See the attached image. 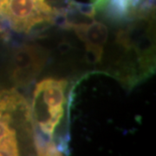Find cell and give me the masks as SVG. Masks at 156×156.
I'll use <instances>...</instances> for the list:
<instances>
[{"label":"cell","instance_id":"9c48e42d","mask_svg":"<svg viewBox=\"0 0 156 156\" xmlns=\"http://www.w3.org/2000/svg\"><path fill=\"white\" fill-rule=\"evenodd\" d=\"M102 55H103V50L93 49V48H86L85 60L89 63L100 62Z\"/></svg>","mask_w":156,"mask_h":156},{"label":"cell","instance_id":"277c9868","mask_svg":"<svg viewBox=\"0 0 156 156\" xmlns=\"http://www.w3.org/2000/svg\"><path fill=\"white\" fill-rule=\"evenodd\" d=\"M154 0H106L98 11L112 22H132L153 14Z\"/></svg>","mask_w":156,"mask_h":156},{"label":"cell","instance_id":"3957f363","mask_svg":"<svg viewBox=\"0 0 156 156\" xmlns=\"http://www.w3.org/2000/svg\"><path fill=\"white\" fill-rule=\"evenodd\" d=\"M47 56L38 46L23 44L14 53L11 77L18 86L31 83L43 70Z\"/></svg>","mask_w":156,"mask_h":156},{"label":"cell","instance_id":"7a4b0ae2","mask_svg":"<svg viewBox=\"0 0 156 156\" xmlns=\"http://www.w3.org/2000/svg\"><path fill=\"white\" fill-rule=\"evenodd\" d=\"M56 11L46 0H0V17L17 33L52 23Z\"/></svg>","mask_w":156,"mask_h":156},{"label":"cell","instance_id":"8992f818","mask_svg":"<svg viewBox=\"0 0 156 156\" xmlns=\"http://www.w3.org/2000/svg\"><path fill=\"white\" fill-rule=\"evenodd\" d=\"M18 110H29L28 105L21 95L15 89L0 90V119L11 124L12 114Z\"/></svg>","mask_w":156,"mask_h":156},{"label":"cell","instance_id":"ba28073f","mask_svg":"<svg viewBox=\"0 0 156 156\" xmlns=\"http://www.w3.org/2000/svg\"><path fill=\"white\" fill-rule=\"evenodd\" d=\"M35 147L38 155H61V152L56 148L53 139L44 134L38 128H35L34 132Z\"/></svg>","mask_w":156,"mask_h":156},{"label":"cell","instance_id":"5b68a950","mask_svg":"<svg viewBox=\"0 0 156 156\" xmlns=\"http://www.w3.org/2000/svg\"><path fill=\"white\" fill-rule=\"evenodd\" d=\"M74 30L77 37L85 44V48H93L103 50V47L108 37L107 26L94 19L89 23L75 25Z\"/></svg>","mask_w":156,"mask_h":156},{"label":"cell","instance_id":"30bf717a","mask_svg":"<svg viewBox=\"0 0 156 156\" xmlns=\"http://www.w3.org/2000/svg\"><path fill=\"white\" fill-rule=\"evenodd\" d=\"M0 155H1V149H0Z\"/></svg>","mask_w":156,"mask_h":156},{"label":"cell","instance_id":"52a82bcc","mask_svg":"<svg viewBox=\"0 0 156 156\" xmlns=\"http://www.w3.org/2000/svg\"><path fill=\"white\" fill-rule=\"evenodd\" d=\"M1 155H18V145L15 129L9 122L0 119Z\"/></svg>","mask_w":156,"mask_h":156},{"label":"cell","instance_id":"6da1fadb","mask_svg":"<svg viewBox=\"0 0 156 156\" xmlns=\"http://www.w3.org/2000/svg\"><path fill=\"white\" fill-rule=\"evenodd\" d=\"M67 85L68 82L64 79L46 78L37 84L34 91L33 114L36 126L51 138L63 115Z\"/></svg>","mask_w":156,"mask_h":156}]
</instances>
